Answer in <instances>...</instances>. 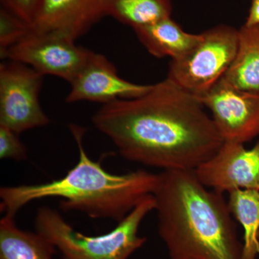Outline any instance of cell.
Masks as SVG:
<instances>
[{"mask_svg": "<svg viewBox=\"0 0 259 259\" xmlns=\"http://www.w3.org/2000/svg\"><path fill=\"white\" fill-rule=\"evenodd\" d=\"M204 107L166 78L141 96L102 105L92 121L129 161L195 170L224 143Z\"/></svg>", "mask_w": 259, "mask_h": 259, "instance_id": "1", "label": "cell"}, {"mask_svg": "<svg viewBox=\"0 0 259 259\" xmlns=\"http://www.w3.org/2000/svg\"><path fill=\"white\" fill-rule=\"evenodd\" d=\"M153 195L169 259H241L243 243L228 202L194 170L162 171Z\"/></svg>", "mask_w": 259, "mask_h": 259, "instance_id": "2", "label": "cell"}, {"mask_svg": "<svg viewBox=\"0 0 259 259\" xmlns=\"http://www.w3.org/2000/svg\"><path fill=\"white\" fill-rule=\"evenodd\" d=\"M70 131L79 149V161L64 177L47 183L8 186L0 189L2 212L15 217L24 206L38 199H61L64 211H79L94 219L119 223L156 190L158 174L139 169L110 173L102 161L89 157L83 146L85 129L75 124Z\"/></svg>", "mask_w": 259, "mask_h": 259, "instance_id": "3", "label": "cell"}, {"mask_svg": "<svg viewBox=\"0 0 259 259\" xmlns=\"http://www.w3.org/2000/svg\"><path fill=\"white\" fill-rule=\"evenodd\" d=\"M155 206L154 197L148 196L112 231L95 236L76 231L57 210L41 207L35 216V230L60 252L62 259H127L147 241L139 236V228Z\"/></svg>", "mask_w": 259, "mask_h": 259, "instance_id": "4", "label": "cell"}, {"mask_svg": "<svg viewBox=\"0 0 259 259\" xmlns=\"http://www.w3.org/2000/svg\"><path fill=\"white\" fill-rule=\"evenodd\" d=\"M198 45L184 57L171 60L168 79L200 98L220 81L234 60L238 30L220 25L202 32Z\"/></svg>", "mask_w": 259, "mask_h": 259, "instance_id": "5", "label": "cell"}, {"mask_svg": "<svg viewBox=\"0 0 259 259\" xmlns=\"http://www.w3.org/2000/svg\"><path fill=\"white\" fill-rule=\"evenodd\" d=\"M44 76L18 61L0 64V125L20 135L50 123L39 100Z\"/></svg>", "mask_w": 259, "mask_h": 259, "instance_id": "6", "label": "cell"}, {"mask_svg": "<svg viewBox=\"0 0 259 259\" xmlns=\"http://www.w3.org/2000/svg\"><path fill=\"white\" fill-rule=\"evenodd\" d=\"M92 51L55 32H30L8 49L1 59L18 61L44 75L70 83L82 69Z\"/></svg>", "mask_w": 259, "mask_h": 259, "instance_id": "7", "label": "cell"}, {"mask_svg": "<svg viewBox=\"0 0 259 259\" xmlns=\"http://www.w3.org/2000/svg\"><path fill=\"white\" fill-rule=\"evenodd\" d=\"M198 99L212 112L224 142L244 144L259 136V94L238 90L223 77Z\"/></svg>", "mask_w": 259, "mask_h": 259, "instance_id": "8", "label": "cell"}, {"mask_svg": "<svg viewBox=\"0 0 259 259\" xmlns=\"http://www.w3.org/2000/svg\"><path fill=\"white\" fill-rule=\"evenodd\" d=\"M194 172L205 187L221 193L259 190V141L250 149L243 144L224 142Z\"/></svg>", "mask_w": 259, "mask_h": 259, "instance_id": "9", "label": "cell"}, {"mask_svg": "<svg viewBox=\"0 0 259 259\" xmlns=\"http://www.w3.org/2000/svg\"><path fill=\"white\" fill-rule=\"evenodd\" d=\"M67 103L90 101L105 104L141 96L151 85L137 84L122 79L111 61L92 51L82 69L69 83Z\"/></svg>", "mask_w": 259, "mask_h": 259, "instance_id": "10", "label": "cell"}, {"mask_svg": "<svg viewBox=\"0 0 259 259\" xmlns=\"http://www.w3.org/2000/svg\"><path fill=\"white\" fill-rule=\"evenodd\" d=\"M105 0H42L30 25L34 32H55L76 40L105 15Z\"/></svg>", "mask_w": 259, "mask_h": 259, "instance_id": "11", "label": "cell"}, {"mask_svg": "<svg viewBox=\"0 0 259 259\" xmlns=\"http://www.w3.org/2000/svg\"><path fill=\"white\" fill-rule=\"evenodd\" d=\"M146 50L156 58L170 57L177 60L188 54L198 45L202 33L185 32L171 17L156 23L134 29Z\"/></svg>", "mask_w": 259, "mask_h": 259, "instance_id": "12", "label": "cell"}, {"mask_svg": "<svg viewBox=\"0 0 259 259\" xmlns=\"http://www.w3.org/2000/svg\"><path fill=\"white\" fill-rule=\"evenodd\" d=\"M223 79L242 91L259 94V27L244 25L238 30L236 55Z\"/></svg>", "mask_w": 259, "mask_h": 259, "instance_id": "13", "label": "cell"}, {"mask_svg": "<svg viewBox=\"0 0 259 259\" xmlns=\"http://www.w3.org/2000/svg\"><path fill=\"white\" fill-rule=\"evenodd\" d=\"M15 219L5 214L0 221V259H52L54 245L37 232L20 229Z\"/></svg>", "mask_w": 259, "mask_h": 259, "instance_id": "14", "label": "cell"}, {"mask_svg": "<svg viewBox=\"0 0 259 259\" xmlns=\"http://www.w3.org/2000/svg\"><path fill=\"white\" fill-rule=\"evenodd\" d=\"M228 204L233 217L243 229L241 259H257L259 255V190L229 192Z\"/></svg>", "mask_w": 259, "mask_h": 259, "instance_id": "15", "label": "cell"}, {"mask_svg": "<svg viewBox=\"0 0 259 259\" xmlns=\"http://www.w3.org/2000/svg\"><path fill=\"white\" fill-rule=\"evenodd\" d=\"M171 0H105V16L133 29L147 26L171 17Z\"/></svg>", "mask_w": 259, "mask_h": 259, "instance_id": "16", "label": "cell"}, {"mask_svg": "<svg viewBox=\"0 0 259 259\" xmlns=\"http://www.w3.org/2000/svg\"><path fill=\"white\" fill-rule=\"evenodd\" d=\"M30 26L8 10L0 9V56L30 32Z\"/></svg>", "mask_w": 259, "mask_h": 259, "instance_id": "17", "label": "cell"}, {"mask_svg": "<svg viewBox=\"0 0 259 259\" xmlns=\"http://www.w3.org/2000/svg\"><path fill=\"white\" fill-rule=\"evenodd\" d=\"M27 156L28 150L19 138V134L0 125V158L23 161L26 159Z\"/></svg>", "mask_w": 259, "mask_h": 259, "instance_id": "18", "label": "cell"}, {"mask_svg": "<svg viewBox=\"0 0 259 259\" xmlns=\"http://www.w3.org/2000/svg\"><path fill=\"white\" fill-rule=\"evenodd\" d=\"M42 0H0L1 8L29 25L32 23Z\"/></svg>", "mask_w": 259, "mask_h": 259, "instance_id": "19", "label": "cell"}, {"mask_svg": "<svg viewBox=\"0 0 259 259\" xmlns=\"http://www.w3.org/2000/svg\"><path fill=\"white\" fill-rule=\"evenodd\" d=\"M244 25L259 27V0H252L248 18Z\"/></svg>", "mask_w": 259, "mask_h": 259, "instance_id": "20", "label": "cell"}, {"mask_svg": "<svg viewBox=\"0 0 259 259\" xmlns=\"http://www.w3.org/2000/svg\"><path fill=\"white\" fill-rule=\"evenodd\" d=\"M258 258L259 259V255H258Z\"/></svg>", "mask_w": 259, "mask_h": 259, "instance_id": "21", "label": "cell"}]
</instances>
